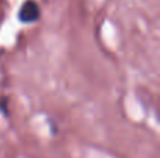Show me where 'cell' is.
I'll return each instance as SVG.
<instances>
[{"label": "cell", "mask_w": 160, "mask_h": 158, "mask_svg": "<svg viewBox=\"0 0 160 158\" xmlns=\"http://www.w3.org/2000/svg\"><path fill=\"white\" fill-rule=\"evenodd\" d=\"M41 16L39 6L35 0H27L22 3V6L18 10V20L24 24H31L35 22Z\"/></svg>", "instance_id": "1"}, {"label": "cell", "mask_w": 160, "mask_h": 158, "mask_svg": "<svg viewBox=\"0 0 160 158\" xmlns=\"http://www.w3.org/2000/svg\"><path fill=\"white\" fill-rule=\"evenodd\" d=\"M0 109L3 111V114L7 115V100H2V102H0Z\"/></svg>", "instance_id": "2"}]
</instances>
